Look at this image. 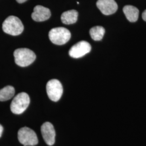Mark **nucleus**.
Wrapping results in <instances>:
<instances>
[{
  "label": "nucleus",
  "instance_id": "17",
  "mask_svg": "<svg viewBox=\"0 0 146 146\" xmlns=\"http://www.w3.org/2000/svg\"><path fill=\"white\" fill-rule=\"evenodd\" d=\"M18 3H24L27 0H16Z\"/></svg>",
  "mask_w": 146,
  "mask_h": 146
},
{
  "label": "nucleus",
  "instance_id": "11",
  "mask_svg": "<svg viewBox=\"0 0 146 146\" xmlns=\"http://www.w3.org/2000/svg\"><path fill=\"white\" fill-rule=\"evenodd\" d=\"M126 18L131 22H135L137 20L139 14V9L133 5H125L123 8Z\"/></svg>",
  "mask_w": 146,
  "mask_h": 146
},
{
  "label": "nucleus",
  "instance_id": "3",
  "mask_svg": "<svg viewBox=\"0 0 146 146\" xmlns=\"http://www.w3.org/2000/svg\"><path fill=\"white\" fill-rule=\"evenodd\" d=\"M71 34L67 28L57 27L52 29L49 33V38L52 43L56 45L66 44L70 40Z\"/></svg>",
  "mask_w": 146,
  "mask_h": 146
},
{
  "label": "nucleus",
  "instance_id": "13",
  "mask_svg": "<svg viewBox=\"0 0 146 146\" xmlns=\"http://www.w3.org/2000/svg\"><path fill=\"white\" fill-rule=\"evenodd\" d=\"M15 89L11 86H7L0 89V101H5L11 99L15 94Z\"/></svg>",
  "mask_w": 146,
  "mask_h": 146
},
{
  "label": "nucleus",
  "instance_id": "4",
  "mask_svg": "<svg viewBox=\"0 0 146 146\" xmlns=\"http://www.w3.org/2000/svg\"><path fill=\"white\" fill-rule=\"evenodd\" d=\"M29 104V95L24 92L19 93L14 98L11 103V111L15 114H21L26 110Z\"/></svg>",
  "mask_w": 146,
  "mask_h": 146
},
{
  "label": "nucleus",
  "instance_id": "10",
  "mask_svg": "<svg viewBox=\"0 0 146 146\" xmlns=\"http://www.w3.org/2000/svg\"><path fill=\"white\" fill-rule=\"evenodd\" d=\"M51 16L50 11L42 5H36L34 8V11L31 14L33 20L36 22L46 21Z\"/></svg>",
  "mask_w": 146,
  "mask_h": 146
},
{
  "label": "nucleus",
  "instance_id": "14",
  "mask_svg": "<svg viewBox=\"0 0 146 146\" xmlns=\"http://www.w3.org/2000/svg\"><path fill=\"white\" fill-rule=\"evenodd\" d=\"M105 33L104 28L101 26L94 27L89 31L91 37L94 41H100L102 39Z\"/></svg>",
  "mask_w": 146,
  "mask_h": 146
},
{
  "label": "nucleus",
  "instance_id": "1",
  "mask_svg": "<svg viewBox=\"0 0 146 146\" xmlns=\"http://www.w3.org/2000/svg\"><path fill=\"white\" fill-rule=\"evenodd\" d=\"M2 29L6 34L17 36L23 32L24 27L20 19L15 16H10L3 22Z\"/></svg>",
  "mask_w": 146,
  "mask_h": 146
},
{
  "label": "nucleus",
  "instance_id": "6",
  "mask_svg": "<svg viewBox=\"0 0 146 146\" xmlns=\"http://www.w3.org/2000/svg\"><path fill=\"white\" fill-rule=\"evenodd\" d=\"M46 90L49 98L52 101L57 102L62 95V84L56 79H52L48 82Z\"/></svg>",
  "mask_w": 146,
  "mask_h": 146
},
{
  "label": "nucleus",
  "instance_id": "9",
  "mask_svg": "<svg viewBox=\"0 0 146 146\" xmlns=\"http://www.w3.org/2000/svg\"><path fill=\"white\" fill-rule=\"evenodd\" d=\"M43 138L49 146H52L55 141V131L52 124L49 122L44 123L41 128Z\"/></svg>",
  "mask_w": 146,
  "mask_h": 146
},
{
  "label": "nucleus",
  "instance_id": "12",
  "mask_svg": "<svg viewBox=\"0 0 146 146\" xmlns=\"http://www.w3.org/2000/svg\"><path fill=\"white\" fill-rule=\"evenodd\" d=\"M78 17V12L75 10H70L63 13L61 21L66 25H71L76 22Z\"/></svg>",
  "mask_w": 146,
  "mask_h": 146
},
{
  "label": "nucleus",
  "instance_id": "7",
  "mask_svg": "<svg viewBox=\"0 0 146 146\" xmlns=\"http://www.w3.org/2000/svg\"><path fill=\"white\" fill-rule=\"evenodd\" d=\"M91 48V46L88 42L81 41L74 44L70 49L69 54L72 58H82L90 52Z\"/></svg>",
  "mask_w": 146,
  "mask_h": 146
},
{
  "label": "nucleus",
  "instance_id": "16",
  "mask_svg": "<svg viewBox=\"0 0 146 146\" xmlns=\"http://www.w3.org/2000/svg\"><path fill=\"white\" fill-rule=\"evenodd\" d=\"M3 131V128L2 125H0V137H1V136L2 135Z\"/></svg>",
  "mask_w": 146,
  "mask_h": 146
},
{
  "label": "nucleus",
  "instance_id": "5",
  "mask_svg": "<svg viewBox=\"0 0 146 146\" xmlns=\"http://www.w3.org/2000/svg\"><path fill=\"white\" fill-rule=\"evenodd\" d=\"M19 141L25 146H33L38 143V138L35 132L28 127H23L18 131Z\"/></svg>",
  "mask_w": 146,
  "mask_h": 146
},
{
  "label": "nucleus",
  "instance_id": "8",
  "mask_svg": "<svg viewBox=\"0 0 146 146\" xmlns=\"http://www.w3.org/2000/svg\"><path fill=\"white\" fill-rule=\"evenodd\" d=\"M96 5L101 12L105 15L114 14L118 8L114 0H98Z\"/></svg>",
  "mask_w": 146,
  "mask_h": 146
},
{
  "label": "nucleus",
  "instance_id": "15",
  "mask_svg": "<svg viewBox=\"0 0 146 146\" xmlns=\"http://www.w3.org/2000/svg\"><path fill=\"white\" fill-rule=\"evenodd\" d=\"M142 19L144 21H146V10L144 11L142 13Z\"/></svg>",
  "mask_w": 146,
  "mask_h": 146
},
{
  "label": "nucleus",
  "instance_id": "2",
  "mask_svg": "<svg viewBox=\"0 0 146 146\" xmlns=\"http://www.w3.org/2000/svg\"><path fill=\"white\" fill-rule=\"evenodd\" d=\"M16 64L22 67L29 66L36 59V55L28 48L17 49L14 52Z\"/></svg>",
  "mask_w": 146,
  "mask_h": 146
}]
</instances>
